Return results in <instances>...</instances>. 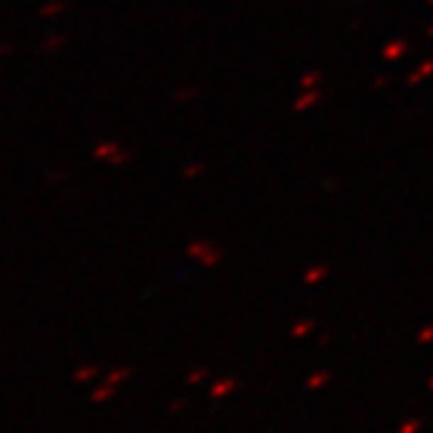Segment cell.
<instances>
[{"label": "cell", "mask_w": 433, "mask_h": 433, "mask_svg": "<svg viewBox=\"0 0 433 433\" xmlns=\"http://www.w3.org/2000/svg\"><path fill=\"white\" fill-rule=\"evenodd\" d=\"M107 397H113V386H99V389L92 394V400L94 402H104Z\"/></svg>", "instance_id": "obj_1"}, {"label": "cell", "mask_w": 433, "mask_h": 433, "mask_svg": "<svg viewBox=\"0 0 433 433\" xmlns=\"http://www.w3.org/2000/svg\"><path fill=\"white\" fill-rule=\"evenodd\" d=\"M94 376V368H81L79 373H76V381H87V378Z\"/></svg>", "instance_id": "obj_2"}]
</instances>
